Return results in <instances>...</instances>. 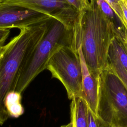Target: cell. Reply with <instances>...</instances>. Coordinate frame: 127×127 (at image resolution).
I'll return each mask as SVG.
<instances>
[{"mask_svg":"<svg viewBox=\"0 0 127 127\" xmlns=\"http://www.w3.org/2000/svg\"><path fill=\"white\" fill-rule=\"evenodd\" d=\"M117 28L101 10L97 0H90L81 13L80 41L83 55L91 74L98 79L109 63V52Z\"/></svg>","mask_w":127,"mask_h":127,"instance_id":"6da1fadb","label":"cell"},{"mask_svg":"<svg viewBox=\"0 0 127 127\" xmlns=\"http://www.w3.org/2000/svg\"><path fill=\"white\" fill-rule=\"evenodd\" d=\"M49 21L20 29L19 34L4 45L0 52L1 126L9 117L5 106L6 96L9 93L14 91L21 69L31 52L45 34Z\"/></svg>","mask_w":127,"mask_h":127,"instance_id":"7a4b0ae2","label":"cell"},{"mask_svg":"<svg viewBox=\"0 0 127 127\" xmlns=\"http://www.w3.org/2000/svg\"><path fill=\"white\" fill-rule=\"evenodd\" d=\"M80 43V37L73 31L52 18L48 22L43 36L23 64L14 91L20 94L23 93L34 79L47 68L50 58L59 48L64 46L78 47Z\"/></svg>","mask_w":127,"mask_h":127,"instance_id":"3957f363","label":"cell"},{"mask_svg":"<svg viewBox=\"0 0 127 127\" xmlns=\"http://www.w3.org/2000/svg\"><path fill=\"white\" fill-rule=\"evenodd\" d=\"M98 84L97 115L113 125L127 127V89L109 63Z\"/></svg>","mask_w":127,"mask_h":127,"instance_id":"277c9868","label":"cell"},{"mask_svg":"<svg viewBox=\"0 0 127 127\" xmlns=\"http://www.w3.org/2000/svg\"><path fill=\"white\" fill-rule=\"evenodd\" d=\"M78 47H61L51 57L46 68L53 78L58 79L63 84L69 100L81 97L82 94V70Z\"/></svg>","mask_w":127,"mask_h":127,"instance_id":"5b68a950","label":"cell"},{"mask_svg":"<svg viewBox=\"0 0 127 127\" xmlns=\"http://www.w3.org/2000/svg\"><path fill=\"white\" fill-rule=\"evenodd\" d=\"M1 3L18 5L49 16L79 36L81 13L66 0H0Z\"/></svg>","mask_w":127,"mask_h":127,"instance_id":"8992f818","label":"cell"},{"mask_svg":"<svg viewBox=\"0 0 127 127\" xmlns=\"http://www.w3.org/2000/svg\"><path fill=\"white\" fill-rule=\"evenodd\" d=\"M52 17L18 5L0 4V29L23 28L48 21Z\"/></svg>","mask_w":127,"mask_h":127,"instance_id":"52a82bcc","label":"cell"},{"mask_svg":"<svg viewBox=\"0 0 127 127\" xmlns=\"http://www.w3.org/2000/svg\"><path fill=\"white\" fill-rule=\"evenodd\" d=\"M82 78V98L85 101L88 108L94 114L97 115L98 97V79L90 73L84 58L80 43L78 47Z\"/></svg>","mask_w":127,"mask_h":127,"instance_id":"ba28073f","label":"cell"},{"mask_svg":"<svg viewBox=\"0 0 127 127\" xmlns=\"http://www.w3.org/2000/svg\"><path fill=\"white\" fill-rule=\"evenodd\" d=\"M71 100L70 122L73 127H88V107L85 101L81 97L73 98Z\"/></svg>","mask_w":127,"mask_h":127,"instance_id":"9c48e42d","label":"cell"},{"mask_svg":"<svg viewBox=\"0 0 127 127\" xmlns=\"http://www.w3.org/2000/svg\"><path fill=\"white\" fill-rule=\"evenodd\" d=\"M21 94L15 91L9 93L5 100V106L9 117L18 118L24 112L21 103Z\"/></svg>","mask_w":127,"mask_h":127,"instance_id":"30bf717a","label":"cell"},{"mask_svg":"<svg viewBox=\"0 0 127 127\" xmlns=\"http://www.w3.org/2000/svg\"><path fill=\"white\" fill-rule=\"evenodd\" d=\"M109 64L127 89V71L110 49L109 52Z\"/></svg>","mask_w":127,"mask_h":127,"instance_id":"8fae6325","label":"cell"},{"mask_svg":"<svg viewBox=\"0 0 127 127\" xmlns=\"http://www.w3.org/2000/svg\"><path fill=\"white\" fill-rule=\"evenodd\" d=\"M110 49L117 56L120 63L127 71V51L117 35L112 40Z\"/></svg>","mask_w":127,"mask_h":127,"instance_id":"7c38bea8","label":"cell"},{"mask_svg":"<svg viewBox=\"0 0 127 127\" xmlns=\"http://www.w3.org/2000/svg\"><path fill=\"white\" fill-rule=\"evenodd\" d=\"M97 1L102 12L114 24L117 28V31L118 29L123 27L119 26V24L122 25L121 22L108 3L105 0H97Z\"/></svg>","mask_w":127,"mask_h":127,"instance_id":"4fadbf2b","label":"cell"},{"mask_svg":"<svg viewBox=\"0 0 127 127\" xmlns=\"http://www.w3.org/2000/svg\"><path fill=\"white\" fill-rule=\"evenodd\" d=\"M113 10L115 13L117 17L119 19L124 31L127 34V22L124 16V12L120 5V1L122 0H105Z\"/></svg>","mask_w":127,"mask_h":127,"instance_id":"5bb4252c","label":"cell"},{"mask_svg":"<svg viewBox=\"0 0 127 127\" xmlns=\"http://www.w3.org/2000/svg\"><path fill=\"white\" fill-rule=\"evenodd\" d=\"M88 127H113V125L102 119L88 108L87 111Z\"/></svg>","mask_w":127,"mask_h":127,"instance_id":"9a60e30c","label":"cell"},{"mask_svg":"<svg viewBox=\"0 0 127 127\" xmlns=\"http://www.w3.org/2000/svg\"><path fill=\"white\" fill-rule=\"evenodd\" d=\"M68 3L75 8L80 13L82 12L89 5V0H66Z\"/></svg>","mask_w":127,"mask_h":127,"instance_id":"2e32d148","label":"cell"},{"mask_svg":"<svg viewBox=\"0 0 127 127\" xmlns=\"http://www.w3.org/2000/svg\"><path fill=\"white\" fill-rule=\"evenodd\" d=\"M10 30L9 29H0V52L2 50L4 43L7 39Z\"/></svg>","mask_w":127,"mask_h":127,"instance_id":"e0dca14e","label":"cell"},{"mask_svg":"<svg viewBox=\"0 0 127 127\" xmlns=\"http://www.w3.org/2000/svg\"><path fill=\"white\" fill-rule=\"evenodd\" d=\"M116 35L121 40L123 46L127 51V34L125 32L123 28H120L117 31Z\"/></svg>","mask_w":127,"mask_h":127,"instance_id":"ac0fdd59","label":"cell"},{"mask_svg":"<svg viewBox=\"0 0 127 127\" xmlns=\"http://www.w3.org/2000/svg\"><path fill=\"white\" fill-rule=\"evenodd\" d=\"M120 5H121V6L122 7V9L123 10V11L124 12V16L125 17V19H126V20L127 21V8L126 7V6H125V4L124 2V1L123 0H121L120 2Z\"/></svg>","mask_w":127,"mask_h":127,"instance_id":"d6986e66","label":"cell"},{"mask_svg":"<svg viewBox=\"0 0 127 127\" xmlns=\"http://www.w3.org/2000/svg\"><path fill=\"white\" fill-rule=\"evenodd\" d=\"M60 127H73V126H72V123L70 122V123H69L67 124L61 126Z\"/></svg>","mask_w":127,"mask_h":127,"instance_id":"ffe728a7","label":"cell"},{"mask_svg":"<svg viewBox=\"0 0 127 127\" xmlns=\"http://www.w3.org/2000/svg\"><path fill=\"white\" fill-rule=\"evenodd\" d=\"M123 1H124V2L125 4V6H126V7L127 8V0H123Z\"/></svg>","mask_w":127,"mask_h":127,"instance_id":"44dd1931","label":"cell"},{"mask_svg":"<svg viewBox=\"0 0 127 127\" xmlns=\"http://www.w3.org/2000/svg\"><path fill=\"white\" fill-rule=\"evenodd\" d=\"M113 127H121V126H114V125H113Z\"/></svg>","mask_w":127,"mask_h":127,"instance_id":"7402d4cb","label":"cell"},{"mask_svg":"<svg viewBox=\"0 0 127 127\" xmlns=\"http://www.w3.org/2000/svg\"><path fill=\"white\" fill-rule=\"evenodd\" d=\"M1 3V1H0V4Z\"/></svg>","mask_w":127,"mask_h":127,"instance_id":"603a6c76","label":"cell"}]
</instances>
